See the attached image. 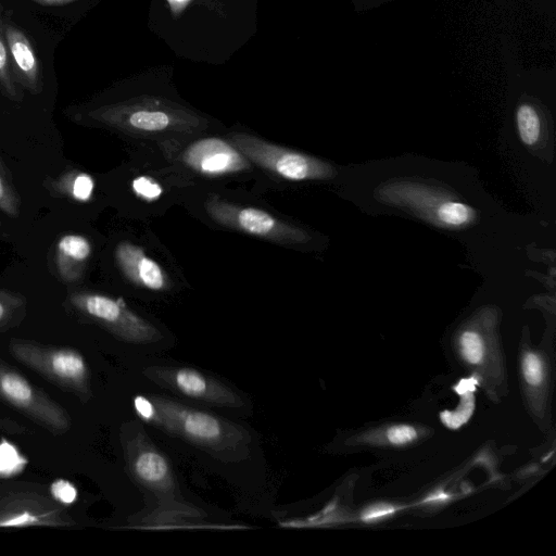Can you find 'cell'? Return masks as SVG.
Masks as SVG:
<instances>
[{
    "label": "cell",
    "mask_w": 556,
    "mask_h": 556,
    "mask_svg": "<svg viewBox=\"0 0 556 556\" xmlns=\"http://www.w3.org/2000/svg\"><path fill=\"white\" fill-rule=\"evenodd\" d=\"M182 206L211 227L243 233L282 248L302 249L312 241L306 229L268 210L252 194L225 186H194Z\"/></svg>",
    "instance_id": "1"
},
{
    "label": "cell",
    "mask_w": 556,
    "mask_h": 556,
    "mask_svg": "<svg viewBox=\"0 0 556 556\" xmlns=\"http://www.w3.org/2000/svg\"><path fill=\"white\" fill-rule=\"evenodd\" d=\"M97 126L129 138L134 146L180 140L212 130L195 112L160 99H138L97 108L87 114Z\"/></svg>",
    "instance_id": "2"
},
{
    "label": "cell",
    "mask_w": 556,
    "mask_h": 556,
    "mask_svg": "<svg viewBox=\"0 0 556 556\" xmlns=\"http://www.w3.org/2000/svg\"><path fill=\"white\" fill-rule=\"evenodd\" d=\"M150 147L165 163L195 186H226L257 179L261 175L227 135L202 132Z\"/></svg>",
    "instance_id": "3"
},
{
    "label": "cell",
    "mask_w": 556,
    "mask_h": 556,
    "mask_svg": "<svg viewBox=\"0 0 556 556\" xmlns=\"http://www.w3.org/2000/svg\"><path fill=\"white\" fill-rule=\"evenodd\" d=\"M121 174L122 198L127 213L139 223L160 217L184 205L195 185L182 177L147 146H135Z\"/></svg>",
    "instance_id": "4"
},
{
    "label": "cell",
    "mask_w": 556,
    "mask_h": 556,
    "mask_svg": "<svg viewBox=\"0 0 556 556\" xmlns=\"http://www.w3.org/2000/svg\"><path fill=\"white\" fill-rule=\"evenodd\" d=\"M112 260L121 282L140 298L161 299L188 287L178 265L150 229L118 239Z\"/></svg>",
    "instance_id": "5"
},
{
    "label": "cell",
    "mask_w": 556,
    "mask_h": 556,
    "mask_svg": "<svg viewBox=\"0 0 556 556\" xmlns=\"http://www.w3.org/2000/svg\"><path fill=\"white\" fill-rule=\"evenodd\" d=\"M134 405L143 419L206 448H229L243 439L235 425L162 396H137Z\"/></svg>",
    "instance_id": "6"
},
{
    "label": "cell",
    "mask_w": 556,
    "mask_h": 556,
    "mask_svg": "<svg viewBox=\"0 0 556 556\" xmlns=\"http://www.w3.org/2000/svg\"><path fill=\"white\" fill-rule=\"evenodd\" d=\"M226 135L254 165L262 181L287 186V184L328 179L334 174L328 163L273 143L256 135L241 130H231Z\"/></svg>",
    "instance_id": "7"
},
{
    "label": "cell",
    "mask_w": 556,
    "mask_h": 556,
    "mask_svg": "<svg viewBox=\"0 0 556 556\" xmlns=\"http://www.w3.org/2000/svg\"><path fill=\"white\" fill-rule=\"evenodd\" d=\"M9 350L15 359L83 402L92 397L90 370L77 350L23 339H12Z\"/></svg>",
    "instance_id": "8"
},
{
    "label": "cell",
    "mask_w": 556,
    "mask_h": 556,
    "mask_svg": "<svg viewBox=\"0 0 556 556\" xmlns=\"http://www.w3.org/2000/svg\"><path fill=\"white\" fill-rule=\"evenodd\" d=\"M70 306L86 320L130 343L160 340V329L132 309L123 298L96 291H76L68 295Z\"/></svg>",
    "instance_id": "9"
},
{
    "label": "cell",
    "mask_w": 556,
    "mask_h": 556,
    "mask_svg": "<svg viewBox=\"0 0 556 556\" xmlns=\"http://www.w3.org/2000/svg\"><path fill=\"white\" fill-rule=\"evenodd\" d=\"M74 523L65 506L41 486L26 482L0 485V528L68 527Z\"/></svg>",
    "instance_id": "10"
},
{
    "label": "cell",
    "mask_w": 556,
    "mask_h": 556,
    "mask_svg": "<svg viewBox=\"0 0 556 556\" xmlns=\"http://www.w3.org/2000/svg\"><path fill=\"white\" fill-rule=\"evenodd\" d=\"M0 401L54 434L71 429L68 413L46 392L0 358Z\"/></svg>",
    "instance_id": "11"
},
{
    "label": "cell",
    "mask_w": 556,
    "mask_h": 556,
    "mask_svg": "<svg viewBox=\"0 0 556 556\" xmlns=\"http://www.w3.org/2000/svg\"><path fill=\"white\" fill-rule=\"evenodd\" d=\"M144 376L155 383L185 396L212 405L239 407L241 399L222 382L186 367H149Z\"/></svg>",
    "instance_id": "12"
},
{
    "label": "cell",
    "mask_w": 556,
    "mask_h": 556,
    "mask_svg": "<svg viewBox=\"0 0 556 556\" xmlns=\"http://www.w3.org/2000/svg\"><path fill=\"white\" fill-rule=\"evenodd\" d=\"M4 36L13 75L33 94L41 92L40 68L28 36L12 21H4Z\"/></svg>",
    "instance_id": "13"
},
{
    "label": "cell",
    "mask_w": 556,
    "mask_h": 556,
    "mask_svg": "<svg viewBox=\"0 0 556 556\" xmlns=\"http://www.w3.org/2000/svg\"><path fill=\"white\" fill-rule=\"evenodd\" d=\"M127 460L132 476L144 486L169 491L174 478L167 459L151 444L137 441L127 448Z\"/></svg>",
    "instance_id": "14"
},
{
    "label": "cell",
    "mask_w": 556,
    "mask_h": 556,
    "mask_svg": "<svg viewBox=\"0 0 556 556\" xmlns=\"http://www.w3.org/2000/svg\"><path fill=\"white\" fill-rule=\"evenodd\" d=\"M92 254L91 241L81 235L68 233L59 239L55 245V267L64 282L78 281Z\"/></svg>",
    "instance_id": "15"
},
{
    "label": "cell",
    "mask_w": 556,
    "mask_h": 556,
    "mask_svg": "<svg viewBox=\"0 0 556 556\" xmlns=\"http://www.w3.org/2000/svg\"><path fill=\"white\" fill-rule=\"evenodd\" d=\"M3 8L0 0V89L2 93L12 101H21L22 93L17 88L16 81L10 64L9 52L4 36Z\"/></svg>",
    "instance_id": "16"
},
{
    "label": "cell",
    "mask_w": 556,
    "mask_h": 556,
    "mask_svg": "<svg viewBox=\"0 0 556 556\" xmlns=\"http://www.w3.org/2000/svg\"><path fill=\"white\" fill-rule=\"evenodd\" d=\"M516 124L519 137L526 144H534L541 134V116L531 103H521L516 111Z\"/></svg>",
    "instance_id": "17"
},
{
    "label": "cell",
    "mask_w": 556,
    "mask_h": 556,
    "mask_svg": "<svg viewBox=\"0 0 556 556\" xmlns=\"http://www.w3.org/2000/svg\"><path fill=\"white\" fill-rule=\"evenodd\" d=\"M476 218L475 211L463 202L445 200L437 210L434 220L445 227H463Z\"/></svg>",
    "instance_id": "18"
},
{
    "label": "cell",
    "mask_w": 556,
    "mask_h": 556,
    "mask_svg": "<svg viewBox=\"0 0 556 556\" xmlns=\"http://www.w3.org/2000/svg\"><path fill=\"white\" fill-rule=\"evenodd\" d=\"M59 188L76 201L88 202L94 194L96 181L87 173L74 172L60 179Z\"/></svg>",
    "instance_id": "19"
},
{
    "label": "cell",
    "mask_w": 556,
    "mask_h": 556,
    "mask_svg": "<svg viewBox=\"0 0 556 556\" xmlns=\"http://www.w3.org/2000/svg\"><path fill=\"white\" fill-rule=\"evenodd\" d=\"M26 302L20 294L0 290V333L16 326L25 315Z\"/></svg>",
    "instance_id": "20"
},
{
    "label": "cell",
    "mask_w": 556,
    "mask_h": 556,
    "mask_svg": "<svg viewBox=\"0 0 556 556\" xmlns=\"http://www.w3.org/2000/svg\"><path fill=\"white\" fill-rule=\"evenodd\" d=\"M27 465L25 458L10 441L0 440V478H10L20 473Z\"/></svg>",
    "instance_id": "21"
},
{
    "label": "cell",
    "mask_w": 556,
    "mask_h": 556,
    "mask_svg": "<svg viewBox=\"0 0 556 556\" xmlns=\"http://www.w3.org/2000/svg\"><path fill=\"white\" fill-rule=\"evenodd\" d=\"M21 201L11 181L9 173L0 159V210L11 216L20 214Z\"/></svg>",
    "instance_id": "22"
},
{
    "label": "cell",
    "mask_w": 556,
    "mask_h": 556,
    "mask_svg": "<svg viewBox=\"0 0 556 556\" xmlns=\"http://www.w3.org/2000/svg\"><path fill=\"white\" fill-rule=\"evenodd\" d=\"M462 353L472 364L479 363L483 356V343L475 331H465L460 337Z\"/></svg>",
    "instance_id": "23"
},
{
    "label": "cell",
    "mask_w": 556,
    "mask_h": 556,
    "mask_svg": "<svg viewBox=\"0 0 556 556\" xmlns=\"http://www.w3.org/2000/svg\"><path fill=\"white\" fill-rule=\"evenodd\" d=\"M51 496L63 506L72 505L77 500L76 486L64 479H58L49 488Z\"/></svg>",
    "instance_id": "24"
},
{
    "label": "cell",
    "mask_w": 556,
    "mask_h": 556,
    "mask_svg": "<svg viewBox=\"0 0 556 556\" xmlns=\"http://www.w3.org/2000/svg\"><path fill=\"white\" fill-rule=\"evenodd\" d=\"M523 374L531 384H539L542 379V365L538 356L528 354L523 361Z\"/></svg>",
    "instance_id": "25"
},
{
    "label": "cell",
    "mask_w": 556,
    "mask_h": 556,
    "mask_svg": "<svg viewBox=\"0 0 556 556\" xmlns=\"http://www.w3.org/2000/svg\"><path fill=\"white\" fill-rule=\"evenodd\" d=\"M416 438V431L409 426H396L388 430V439L393 444H404Z\"/></svg>",
    "instance_id": "26"
},
{
    "label": "cell",
    "mask_w": 556,
    "mask_h": 556,
    "mask_svg": "<svg viewBox=\"0 0 556 556\" xmlns=\"http://www.w3.org/2000/svg\"><path fill=\"white\" fill-rule=\"evenodd\" d=\"M24 430L20 427L18 424L11 419H5L2 416H0V432H12V433H18L23 432Z\"/></svg>",
    "instance_id": "27"
},
{
    "label": "cell",
    "mask_w": 556,
    "mask_h": 556,
    "mask_svg": "<svg viewBox=\"0 0 556 556\" xmlns=\"http://www.w3.org/2000/svg\"><path fill=\"white\" fill-rule=\"evenodd\" d=\"M391 511H393V509L392 508H388V507L372 508L370 511H367L366 518L367 519L377 518L379 516H382L384 514H389Z\"/></svg>",
    "instance_id": "28"
},
{
    "label": "cell",
    "mask_w": 556,
    "mask_h": 556,
    "mask_svg": "<svg viewBox=\"0 0 556 556\" xmlns=\"http://www.w3.org/2000/svg\"><path fill=\"white\" fill-rule=\"evenodd\" d=\"M33 1L40 5L55 7V5H62V4L73 2L75 0H33Z\"/></svg>",
    "instance_id": "29"
},
{
    "label": "cell",
    "mask_w": 556,
    "mask_h": 556,
    "mask_svg": "<svg viewBox=\"0 0 556 556\" xmlns=\"http://www.w3.org/2000/svg\"><path fill=\"white\" fill-rule=\"evenodd\" d=\"M189 0H168L174 7H182L185 5Z\"/></svg>",
    "instance_id": "30"
}]
</instances>
